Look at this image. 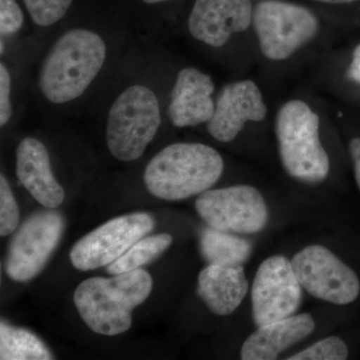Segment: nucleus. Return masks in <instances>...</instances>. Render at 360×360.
Here are the masks:
<instances>
[{
    "label": "nucleus",
    "instance_id": "obj_1",
    "mask_svg": "<svg viewBox=\"0 0 360 360\" xmlns=\"http://www.w3.org/2000/svg\"><path fill=\"white\" fill-rule=\"evenodd\" d=\"M150 274L134 269L111 278L91 277L75 290L73 302L87 326L98 335H122L131 328L132 311L153 290Z\"/></svg>",
    "mask_w": 360,
    "mask_h": 360
},
{
    "label": "nucleus",
    "instance_id": "obj_2",
    "mask_svg": "<svg viewBox=\"0 0 360 360\" xmlns=\"http://www.w3.org/2000/svg\"><path fill=\"white\" fill-rule=\"evenodd\" d=\"M224 168V160L214 148L181 142L167 146L149 161L144 184L160 200H184L212 188Z\"/></svg>",
    "mask_w": 360,
    "mask_h": 360
},
{
    "label": "nucleus",
    "instance_id": "obj_3",
    "mask_svg": "<svg viewBox=\"0 0 360 360\" xmlns=\"http://www.w3.org/2000/svg\"><path fill=\"white\" fill-rule=\"evenodd\" d=\"M105 58V44L96 32L75 28L61 35L40 71L39 86L45 98L61 104L82 96Z\"/></svg>",
    "mask_w": 360,
    "mask_h": 360
},
{
    "label": "nucleus",
    "instance_id": "obj_4",
    "mask_svg": "<svg viewBox=\"0 0 360 360\" xmlns=\"http://www.w3.org/2000/svg\"><path fill=\"white\" fill-rule=\"evenodd\" d=\"M279 155L285 172L304 184L323 181L329 158L319 139V117L302 101L284 104L276 116Z\"/></svg>",
    "mask_w": 360,
    "mask_h": 360
},
{
    "label": "nucleus",
    "instance_id": "obj_5",
    "mask_svg": "<svg viewBox=\"0 0 360 360\" xmlns=\"http://www.w3.org/2000/svg\"><path fill=\"white\" fill-rule=\"evenodd\" d=\"M160 103L155 92L134 85L115 99L108 113L106 142L116 160H139L160 129Z\"/></svg>",
    "mask_w": 360,
    "mask_h": 360
},
{
    "label": "nucleus",
    "instance_id": "obj_6",
    "mask_svg": "<svg viewBox=\"0 0 360 360\" xmlns=\"http://www.w3.org/2000/svg\"><path fill=\"white\" fill-rule=\"evenodd\" d=\"M260 49L271 60L290 58L319 32V20L309 9L288 2H260L253 11Z\"/></svg>",
    "mask_w": 360,
    "mask_h": 360
},
{
    "label": "nucleus",
    "instance_id": "obj_7",
    "mask_svg": "<svg viewBox=\"0 0 360 360\" xmlns=\"http://www.w3.org/2000/svg\"><path fill=\"white\" fill-rule=\"evenodd\" d=\"M195 210L207 226L231 233H258L269 224L264 196L250 186L208 189L196 198Z\"/></svg>",
    "mask_w": 360,
    "mask_h": 360
},
{
    "label": "nucleus",
    "instance_id": "obj_8",
    "mask_svg": "<svg viewBox=\"0 0 360 360\" xmlns=\"http://www.w3.org/2000/svg\"><path fill=\"white\" fill-rule=\"evenodd\" d=\"M65 229V219L53 210L34 213L20 225L9 245L6 272L16 283L37 276L58 248Z\"/></svg>",
    "mask_w": 360,
    "mask_h": 360
},
{
    "label": "nucleus",
    "instance_id": "obj_9",
    "mask_svg": "<svg viewBox=\"0 0 360 360\" xmlns=\"http://www.w3.org/2000/svg\"><path fill=\"white\" fill-rule=\"evenodd\" d=\"M291 264L300 285L314 297L336 305L349 304L359 297V276L326 246H307Z\"/></svg>",
    "mask_w": 360,
    "mask_h": 360
},
{
    "label": "nucleus",
    "instance_id": "obj_10",
    "mask_svg": "<svg viewBox=\"0 0 360 360\" xmlns=\"http://www.w3.org/2000/svg\"><path fill=\"white\" fill-rule=\"evenodd\" d=\"M155 219L146 212L115 217L80 238L70 252L71 264L82 271L108 266L155 229Z\"/></svg>",
    "mask_w": 360,
    "mask_h": 360
},
{
    "label": "nucleus",
    "instance_id": "obj_11",
    "mask_svg": "<svg viewBox=\"0 0 360 360\" xmlns=\"http://www.w3.org/2000/svg\"><path fill=\"white\" fill-rule=\"evenodd\" d=\"M302 300V286L291 260L266 258L258 267L251 288V312L257 328L295 315Z\"/></svg>",
    "mask_w": 360,
    "mask_h": 360
},
{
    "label": "nucleus",
    "instance_id": "obj_12",
    "mask_svg": "<svg viewBox=\"0 0 360 360\" xmlns=\"http://www.w3.org/2000/svg\"><path fill=\"white\" fill-rule=\"evenodd\" d=\"M266 105L257 85L251 80L225 85L215 103L214 113L207 122L210 135L220 142H231L248 122H262Z\"/></svg>",
    "mask_w": 360,
    "mask_h": 360
},
{
    "label": "nucleus",
    "instance_id": "obj_13",
    "mask_svg": "<svg viewBox=\"0 0 360 360\" xmlns=\"http://www.w3.org/2000/svg\"><path fill=\"white\" fill-rule=\"evenodd\" d=\"M252 18L250 0H196L188 28L194 39L220 47L233 33L248 30Z\"/></svg>",
    "mask_w": 360,
    "mask_h": 360
},
{
    "label": "nucleus",
    "instance_id": "obj_14",
    "mask_svg": "<svg viewBox=\"0 0 360 360\" xmlns=\"http://www.w3.org/2000/svg\"><path fill=\"white\" fill-rule=\"evenodd\" d=\"M16 174L37 202L49 210L63 205L65 193L52 174L51 158L39 139L26 137L16 151Z\"/></svg>",
    "mask_w": 360,
    "mask_h": 360
},
{
    "label": "nucleus",
    "instance_id": "obj_15",
    "mask_svg": "<svg viewBox=\"0 0 360 360\" xmlns=\"http://www.w3.org/2000/svg\"><path fill=\"white\" fill-rule=\"evenodd\" d=\"M212 77L193 68H184L177 75L170 97L168 115L177 127H195L208 122L214 113Z\"/></svg>",
    "mask_w": 360,
    "mask_h": 360
},
{
    "label": "nucleus",
    "instance_id": "obj_16",
    "mask_svg": "<svg viewBox=\"0 0 360 360\" xmlns=\"http://www.w3.org/2000/svg\"><path fill=\"white\" fill-rule=\"evenodd\" d=\"M315 321L309 314L290 317L259 326L246 338L240 350L243 360H274L284 350L314 333Z\"/></svg>",
    "mask_w": 360,
    "mask_h": 360
},
{
    "label": "nucleus",
    "instance_id": "obj_17",
    "mask_svg": "<svg viewBox=\"0 0 360 360\" xmlns=\"http://www.w3.org/2000/svg\"><path fill=\"white\" fill-rule=\"evenodd\" d=\"M250 290L243 265L208 264L198 278V295L212 314L227 316L243 303Z\"/></svg>",
    "mask_w": 360,
    "mask_h": 360
},
{
    "label": "nucleus",
    "instance_id": "obj_18",
    "mask_svg": "<svg viewBox=\"0 0 360 360\" xmlns=\"http://www.w3.org/2000/svg\"><path fill=\"white\" fill-rule=\"evenodd\" d=\"M200 250L208 264L239 266L252 253V243L236 233L205 227L200 232Z\"/></svg>",
    "mask_w": 360,
    "mask_h": 360
},
{
    "label": "nucleus",
    "instance_id": "obj_19",
    "mask_svg": "<svg viewBox=\"0 0 360 360\" xmlns=\"http://www.w3.org/2000/svg\"><path fill=\"white\" fill-rule=\"evenodd\" d=\"M51 350L44 341L32 331L9 326L1 321L0 324V359L1 360H49L53 359Z\"/></svg>",
    "mask_w": 360,
    "mask_h": 360
},
{
    "label": "nucleus",
    "instance_id": "obj_20",
    "mask_svg": "<svg viewBox=\"0 0 360 360\" xmlns=\"http://www.w3.org/2000/svg\"><path fill=\"white\" fill-rule=\"evenodd\" d=\"M172 241L174 238L168 233L144 236L141 240L134 243L122 257L108 265L106 270L111 276H117V274L141 269L143 265L160 257L172 245Z\"/></svg>",
    "mask_w": 360,
    "mask_h": 360
},
{
    "label": "nucleus",
    "instance_id": "obj_21",
    "mask_svg": "<svg viewBox=\"0 0 360 360\" xmlns=\"http://www.w3.org/2000/svg\"><path fill=\"white\" fill-rule=\"evenodd\" d=\"M349 352L347 343L338 336H329L307 349L288 357V360H345Z\"/></svg>",
    "mask_w": 360,
    "mask_h": 360
},
{
    "label": "nucleus",
    "instance_id": "obj_22",
    "mask_svg": "<svg viewBox=\"0 0 360 360\" xmlns=\"http://www.w3.org/2000/svg\"><path fill=\"white\" fill-rule=\"evenodd\" d=\"M32 20L39 26H49L68 13L72 0H23Z\"/></svg>",
    "mask_w": 360,
    "mask_h": 360
},
{
    "label": "nucleus",
    "instance_id": "obj_23",
    "mask_svg": "<svg viewBox=\"0 0 360 360\" xmlns=\"http://www.w3.org/2000/svg\"><path fill=\"white\" fill-rule=\"evenodd\" d=\"M20 225V208L11 186L4 174L0 176V236H8Z\"/></svg>",
    "mask_w": 360,
    "mask_h": 360
},
{
    "label": "nucleus",
    "instance_id": "obj_24",
    "mask_svg": "<svg viewBox=\"0 0 360 360\" xmlns=\"http://www.w3.org/2000/svg\"><path fill=\"white\" fill-rule=\"evenodd\" d=\"M23 13L16 0H0V33L9 37L20 30Z\"/></svg>",
    "mask_w": 360,
    "mask_h": 360
},
{
    "label": "nucleus",
    "instance_id": "obj_25",
    "mask_svg": "<svg viewBox=\"0 0 360 360\" xmlns=\"http://www.w3.org/2000/svg\"><path fill=\"white\" fill-rule=\"evenodd\" d=\"M11 75L4 65H0V125L4 127L13 115L11 99Z\"/></svg>",
    "mask_w": 360,
    "mask_h": 360
},
{
    "label": "nucleus",
    "instance_id": "obj_26",
    "mask_svg": "<svg viewBox=\"0 0 360 360\" xmlns=\"http://www.w3.org/2000/svg\"><path fill=\"white\" fill-rule=\"evenodd\" d=\"M349 153L354 161L355 180L360 191V137H355L350 141Z\"/></svg>",
    "mask_w": 360,
    "mask_h": 360
},
{
    "label": "nucleus",
    "instance_id": "obj_27",
    "mask_svg": "<svg viewBox=\"0 0 360 360\" xmlns=\"http://www.w3.org/2000/svg\"><path fill=\"white\" fill-rule=\"evenodd\" d=\"M347 77L360 84V44L354 49V58L347 70Z\"/></svg>",
    "mask_w": 360,
    "mask_h": 360
},
{
    "label": "nucleus",
    "instance_id": "obj_28",
    "mask_svg": "<svg viewBox=\"0 0 360 360\" xmlns=\"http://www.w3.org/2000/svg\"><path fill=\"white\" fill-rule=\"evenodd\" d=\"M314 1L322 2V4H352V2L357 1V0H314Z\"/></svg>",
    "mask_w": 360,
    "mask_h": 360
},
{
    "label": "nucleus",
    "instance_id": "obj_29",
    "mask_svg": "<svg viewBox=\"0 0 360 360\" xmlns=\"http://www.w3.org/2000/svg\"><path fill=\"white\" fill-rule=\"evenodd\" d=\"M142 1L146 2V4H160V2L167 1V0H142Z\"/></svg>",
    "mask_w": 360,
    "mask_h": 360
},
{
    "label": "nucleus",
    "instance_id": "obj_30",
    "mask_svg": "<svg viewBox=\"0 0 360 360\" xmlns=\"http://www.w3.org/2000/svg\"><path fill=\"white\" fill-rule=\"evenodd\" d=\"M4 52V40H1V53Z\"/></svg>",
    "mask_w": 360,
    "mask_h": 360
}]
</instances>
